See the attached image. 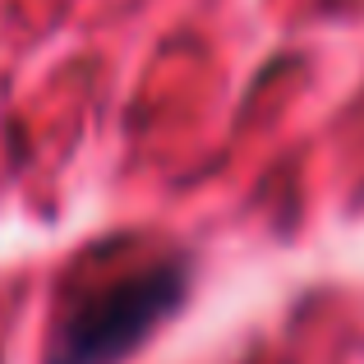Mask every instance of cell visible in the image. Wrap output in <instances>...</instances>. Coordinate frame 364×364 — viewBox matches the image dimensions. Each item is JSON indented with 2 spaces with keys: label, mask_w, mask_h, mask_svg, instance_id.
<instances>
[{
  "label": "cell",
  "mask_w": 364,
  "mask_h": 364,
  "mask_svg": "<svg viewBox=\"0 0 364 364\" xmlns=\"http://www.w3.org/2000/svg\"><path fill=\"white\" fill-rule=\"evenodd\" d=\"M189 291L194 263L161 258L74 295L46 337V364H124L161 323L185 309Z\"/></svg>",
  "instance_id": "6da1fadb"
}]
</instances>
